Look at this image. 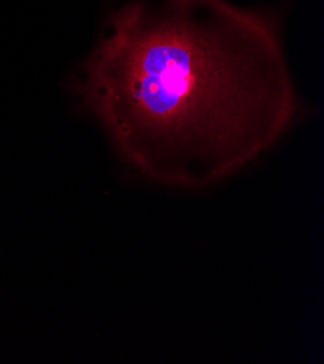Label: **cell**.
I'll list each match as a JSON object with an SVG mask.
<instances>
[{
  "instance_id": "6da1fadb",
  "label": "cell",
  "mask_w": 324,
  "mask_h": 364,
  "mask_svg": "<svg viewBox=\"0 0 324 364\" xmlns=\"http://www.w3.org/2000/svg\"><path fill=\"white\" fill-rule=\"evenodd\" d=\"M79 95L128 163L184 189L258 159L297 112L276 23L227 0H131L88 58Z\"/></svg>"
}]
</instances>
